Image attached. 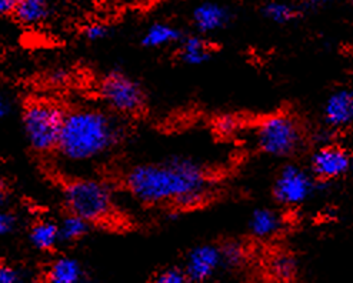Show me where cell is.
Instances as JSON below:
<instances>
[{"instance_id": "1", "label": "cell", "mask_w": 353, "mask_h": 283, "mask_svg": "<svg viewBox=\"0 0 353 283\" xmlns=\"http://www.w3.org/2000/svg\"><path fill=\"white\" fill-rule=\"evenodd\" d=\"M209 185L205 168L189 159L142 164L125 176V186L136 200L148 205L172 204L181 209L203 204Z\"/></svg>"}, {"instance_id": "2", "label": "cell", "mask_w": 353, "mask_h": 283, "mask_svg": "<svg viewBox=\"0 0 353 283\" xmlns=\"http://www.w3.org/2000/svg\"><path fill=\"white\" fill-rule=\"evenodd\" d=\"M121 137V129L108 113L82 108L68 112L57 152L72 162L94 159L110 150Z\"/></svg>"}, {"instance_id": "3", "label": "cell", "mask_w": 353, "mask_h": 283, "mask_svg": "<svg viewBox=\"0 0 353 283\" xmlns=\"http://www.w3.org/2000/svg\"><path fill=\"white\" fill-rule=\"evenodd\" d=\"M62 196L69 213L90 224L106 222L114 212L113 189L99 179H72L63 186Z\"/></svg>"}, {"instance_id": "4", "label": "cell", "mask_w": 353, "mask_h": 283, "mask_svg": "<svg viewBox=\"0 0 353 283\" xmlns=\"http://www.w3.org/2000/svg\"><path fill=\"white\" fill-rule=\"evenodd\" d=\"M66 112L48 100H33L28 104L22 124L30 148L37 153L57 150Z\"/></svg>"}, {"instance_id": "5", "label": "cell", "mask_w": 353, "mask_h": 283, "mask_svg": "<svg viewBox=\"0 0 353 283\" xmlns=\"http://www.w3.org/2000/svg\"><path fill=\"white\" fill-rule=\"evenodd\" d=\"M259 149L274 157L296 153L303 144L301 124L288 113H274L261 120L256 129Z\"/></svg>"}, {"instance_id": "6", "label": "cell", "mask_w": 353, "mask_h": 283, "mask_svg": "<svg viewBox=\"0 0 353 283\" xmlns=\"http://www.w3.org/2000/svg\"><path fill=\"white\" fill-rule=\"evenodd\" d=\"M97 90L103 102L117 113L134 115L143 109L145 95L141 85L121 72L108 73Z\"/></svg>"}, {"instance_id": "7", "label": "cell", "mask_w": 353, "mask_h": 283, "mask_svg": "<svg viewBox=\"0 0 353 283\" xmlns=\"http://www.w3.org/2000/svg\"><path fill=\"white\" fill-rule=\"evenodd\" d=\"M313 192V180L306 170L296 165H286L273 185V196L283 206H298Z\"/></svg>"}, {"instance_id": "8", "label": "cell", "mask_w": 353, "mask_h": 283, "mask_svg": "<svg viewBox=\"0 0 353 283\" xmlns=\"http://www.w3.org/2000/svg\"><path fill=\"white\" fill-rule=\"evenodd\" d=\"M219 265H222L221 249L213 245H201L188 255L185 271L190 283H205L216 272Z\"/></svg>"}, {"instance_id": "9", "label": "cell", "mask_w": 353, "mask_h": 283, "mask_svg": "<svg viewBox=\"0 0 353 283\" xmlns=\"http://www.w3.org/2000/svg\"><path fill=\"white\" fill-rule=\"evenodd\" d=\"M312 172L319 179H335L343 176L350 168V157L339 146H322L312 156Z\"/></svg>"}, {"instance_id": "10", "label": "cell", "mask_w": 353, "mask_h": 283, "mask_svg": "<svg viewBox=\"0 0 353 283\" xmlns=\"http://www.w3.org/2000/svg\"><path fill=\"white\" fill-rule=\"evenodd\" d=\"M325 120L332 128H343L353 122V92L338 90L329 96L325 105Z\"/></svg>"}, {"instance_id": "11", "label": "cell", "mask_w": 353, "mask_h": 283, "mask_svg": "<svg viewBox=\"0 0 353 283\" xmlns=\"http://www.w3.org/2000/svg\"><path fill=\"white\" fill-rule=\"evenodd\" d=\"M229 12L216 3H203L193 12V23L201 33L216 32L228 25Z\"/></svg>"}, {"instance_id": "12", "label": "cell", "mask_w": 353, "mask_h": 283, "mask_svg": "<svg viewBox=\"0 0 353 283\" xmlns=\"http://www.w3.org/2000/svg\"><path fill=\"white\" fill-rule=\"evenodd\" d=\"M83 276L79 262L69 256H61L49 265L45 279L46 283H83Z\"/></svg>"}, {"instance_id": "13", "label": "cell", "mask_w": 353, "mask_h": 283, "mask_svg": "<svg viewBox=\"0 0 353 283\" xmlns=\"http://www.w3.org/2000/svg\"><path fill=\"white\" fill-rule=\"evenodd\" d=\"M283 226L282 217L272 209H256L249 220V231L254 237L269 239L278 235Z\"/></svg>"}, {"instance_id": "14", "label": "cell", "mask_w": 353, "mask_h": 283, "mask_svg": "<svg viewBox=\"0 0 353 283\" xmlns=\"http://www.w3.org/2000/svg\"><path fill=\"white\" fill-rule=\"evenodd\" d=\"M29 240L39 251H52L61 242L59 225L49 219L34 222L29 232Z\"/></svg>"}, {"instance_id": "15", "label": "cell", "mask_w": 353, "mask_h": 283, "mask_svg": "<svg viewBox=\"0 0 353 283\" xmlns=\"http://www.w3.org/2000/svg\"><path fill=\"white\" fill-rule=\"evenodd\" d=\"M212 50L205 40L199 36H186L181 40L179 57L185 65L199 66L210 59Z\"/></svg>"}, {"instance_id": "16", "label": "cell", "mask_w": 353, "mask_h": 283, "mask_svg": "<svg viewBox=\"0 0 353 283\" xmlns=\"http://www.w3.org/2000/svg\"><path fill=\"white\" fill-rule=\"evenodd\" d=\"M13 16L22 25H39L49 16V2L48 0H19Z\"/></svg>"}, {"instance_id": "17", "label": "cell", "mask_w": 353, "mask_h": 283, "mask_svg": "<svg viewBox=\"0 0 353 283\" xmlns=\"http://www.w3.org/2000/svg\"><path fill=\"white\" fill-rule=\"evenodd\" d=\"M181 40L182 35L176 28L166 23H154L145 32L142 37V45L149 49H159L181 42Z\"/></svg>"}, {"instance_id": "18", "label": "cell", "mask_w": 353, "mask_h": 283, "mask_svg": "<svg viewBox=\"0 0 353 283\" xmlns=\"http://www.w3.org/2000/svg\"><path fill=\"white\" fill-rule=\"evenodd\" d=\"M90 222L86 219L69 213L62 219L61 224H59V231H61V242H76L82 239L90 229Z\"/></svg>"}, {"instance_id": "19", "label": "cell", "mask_w": 353, "mask_h": 283, "mask_svg": "<svg viewBox=\"0 0 353 283\" xmlns=\"http://www.w3.org/2000/svg\"><path fill=\"white\" fill-rule=\"evenodd\" d=\"M269 272L276 280L288 283L296 275V262L288 253H278L269 262Z\"/></svg>"}, {"instance_id": "20", "label": "cell", "mask_w": 353, "mask_h": 283, "mask_svg": "<svg viewBox=\"0 0 353 283\" xmlns=\"http://www.w3.org/2000/svg\"><path fill=\"white\" fill-rule=\"evenodd\" d=\"M263 14L266 19L272 20L274 23H288L296 17L298 12L295 6L286 2H269L263 8Z\"/></svg>"}, {"instance_id": "21", "label": "cell", "mask_w": 353, "mask_h": 283, "mask_svg": "<svg viewBox=\"0 0 353 283\" xmlns=\"http://www.w3.org/2000/svg\"><path fill=\"white\" fill-rule=\"evenodd\" d=\"M221 253H222V264L229 268L241 266L246 259L245 248L239 244V242H228V244H225L221 248Z\"/></svg>"}, {"instance_id": "22", "label": "cell", "mask_w": 353, "mask_h": 283, "mask_svg": "<svg viewBox=\"0 0 353 283\" xmlns=\"http://www.w3.org/2000/svg\"><path fill=\"white\" fill-rule=\"evenodd\" d=\"M150 283H190V279L185 269L168 268L154 275Z\"/></svg>"}, {"instance_id": "23", "label": "cell", "mask_w": 353, "mask_h": 283, "mask_svg": "<svg viewBox=\"0 0 353 283\" xmlns=\"http://www.w3.org/2000/svg\"><path fill=\"white\" fill-rule=\"evenodd\" d=\"M83 35L90 42H97V40H102L109 35V29L102 23H93L85 28Z\"/></svg>"}, {"instance_id": "24", "label": "cell", "mask_w": 353, "mask_h": 283, "mask_svg": "<svg viewBox=\"0 0 353 283\" xmlns=\"http://www.w3.org/2000/svg\"><path fill=\"white\" fill-rule=\"evenodd\" d=\"M16 225L17 217L16 215H13V212L5 211L0 213V233H2V236L10 235L16 229Z\"/></svg>"}, {"instance_id": "25", "label": "cell", "mask_w": 353, "mask_h": 283, "mask_svg": "<svg viewBox=\"0 0 353 283\" xmlns=\"http://www.w3.org/2000/svg\"><path fill=\"white\" fill-rule=\"evenodd\" d=\"M216 128L222 135H233L239 128V120L233 116H223L216 122Z\"/></svg>"}, {"instance_id": "26", "label": "cell", "mask_w": 353, "mask_h": 283, "mask_svg": "<svg viewBox=\"0 0 353 283\" xmlns=\"http://www.w3.org/2000/svg\"><path fill=\"white\" fill-rule=\"evenodd\" d=\"M0 283H22V276L9 265L0 266Z\"/></svg>"}, {"instance_id": "27", "label": "cell", "mask_w": 353, "mask_h": 283, "mask_svg": "<svg viewBox=\"0 0 353 283\" xmlns=\"http://www.w3.org/2000/svg\"><path fill=\"white\" fill-rule=\"evenodd\" d=\"M19 0H0V12L2 14H13Z\"/></svg>"}, {"instance_id": "28", "label": "cell", "mask_w": 353, "mask_h": 283, "mask_svg": "<svg viewBox=\"0 0 353 283\" xmlns=\"http://www.w3.org/2000/svg\"><path fill=\"white\" fill-rule=\"evenodd\" d=\"M10 110H12L10 102L6 97H2V100H0V116L6 117L10 113Z\"/></svg>"}, {"instance_id": "29", "label": "cell", "mask_w": 353, "mask_h": 283, "mask_svg": "<svg viewBox=\"0 0 353 283\" xmlns=\"http://www.w3.org/2000/svg\"><path fill=\"white\" fill-rule=\"evenodd\" d=\"M332 2V0H306V3L310 6H322Z\"/></svg>"}, {"instance_id": "30", "label": "cell", "mask_w": 353, "mask_h": 283, "mask_svg": "<svg viewBox=\"0 0 353 283\" xmlns=\"http://www.w3.org/2000/svg\"><path fill=\"white\" fill-rule=\"evenodd\" d=\"M352 2H353V0H352Z\"/></svg>"}]
</instances>
